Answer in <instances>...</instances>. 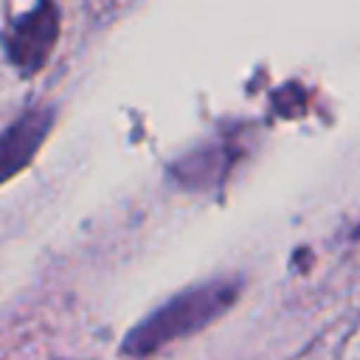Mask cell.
I'll return each instance as SVG.
<instances>
[{
    "instance_id": "cell-3",
    "label": "cell",
    "mask_w": 360,
    "mask_h": 360,
    "mask_svg": "<svg viewBox=\"0 0 360 360\" xmlns=\"http://www.w3.org/2000/svg\"><path fill=\"white\" fill-rule=\"evenodd\" d=\"M53 107H31L22 115H17V121L11 127H6L3 132V180H11L17 172H22L31 158L37 155V149L42 146V141L48 138L51 127H53Z\"/></svg>"
},
{
    "instance_id": "cell-2",
    "label": "cell",
    "mask_w": 360,
    "mask_h": 360,
    "mask_svg": "<svg viewBox=\"0 0 360 360\" xmlns=\"http://www.w3.org/2000/svg\"><path fill=\"white\" fill-rule=\"evenodd\" d=\"M59 37V11L51 0H39L17 17L6 31V56L20 76H34L48 59Z\"/></svg>"
},
{
    "instance_id": "cell-1",
    "label": "cell",
    "mask_w": 360,
    "mask_h": 360,
    "mask_svg": "<svg viewBox=\"0 0 360 360\" xmlns=\"http://www.w3.org/2000/svg\"><path fill=\"white\" fill-rule=\"evenodd\" d=\"M242 295L239 276H217L208 281H197L169 301L143 315L121 340V354L132 360H146L166 349L174 340L191 338L219 321Z\"/></svg>"
}]
</instances>
